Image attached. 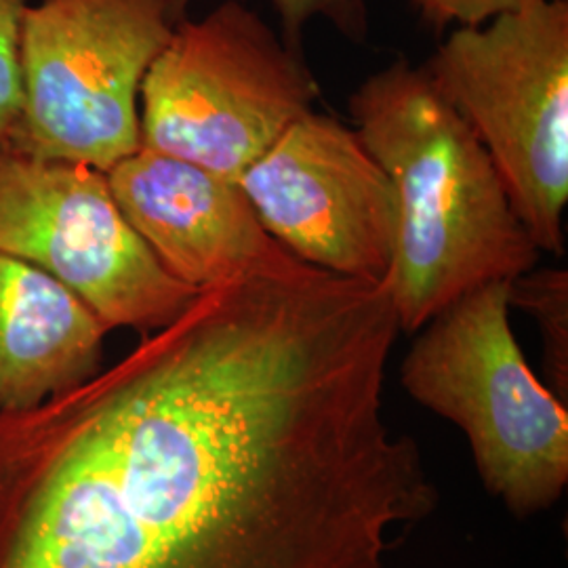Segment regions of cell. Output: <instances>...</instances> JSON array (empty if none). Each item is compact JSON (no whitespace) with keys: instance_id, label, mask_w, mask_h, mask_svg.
Here are the masks:
<instances>
[{"instance_id":"ba28073f","label":"cell","mask_w":568,"mask_h":568,"mask_svg":"<svg viewBox=\"0 0 568 568\" xmlns=\"http://www.w3.org/2000/svg\"><path fill=\"white\" fill-rule=\"evenodd\" d=\"M239 185L265 232L297 260L347 278L386 281L398 204L356 129L310 110Z\"/></svg>"},{"instance_id":"4fadbf2b","label":"cell","mask_w":568,"mask_h":568,"mask_svg":"<svg viewBox=\"0 0 568 568\" xmlns=\"http://www.w3.org/2000/svg\"><path fill=\"white\" fill-rule=\"evenodd\" d=\"M28 0H0V142H7L21 105L20 37Z\"/></svg>"},{"instance_id":"8992f818","label":"cell","mask_w":568,"mask_h":568,"mask_svg":"<svg viewBox=\"0 0 568 568\" xmlns=\"http://www.w3.org/2000/svg\"><path fill=\"white\" fill-rule=\"evenodd\" d=\"M140 148L239 182L314 110L318 84L302 49L241 0L183 20L140 91Z\"/></svg>"},{"instance_id":"9c48e42d","label":"cell","mask_w":568,"mask_h":568,"mask_svg":"<svg viewBox=\"0 0 568 568\" xmlns=\"http://www.w3.org/2000/svg\"><path fill=\"white\" fill-rule=\"evenodd\" d=\"M105 175L122 215L159 264L196 291L283 246L265 232L239 182L203 166L140 148Z\"/></svg>"},{"instance_id":"30bf717a","label":"cell","mask_w":568,"mask_h":568,"mask_svg":"<svg viewBox=\"0 0 568 568\" xmlns=\"http://www.w3.org/2000/svg\"><path fill=\"white\" fill-rule=\"evenodd\" d=\"M110 331L41 267L0 253V415L23 413L89 382Z\"/></svg>"},{"instance_id":"8fae6325","label":"cell","mask_w":568,"mask_h":568,"mask_svg":"<svg viewBox=\"0 0 568 568\" xmlns=\"http://www.w3.org/2000/svg\"><path fill=\"white\" fill-rule=\"evenodd\" d=\"M509 304L527 310L544 339V365L549 389L568 398V274L567 270H528L509 283Z\"/></svg>"},{"instance_id":"52a82bcc","label":"cell","mask_w":568,"mask_h":568,"mask_svg":"<svg viewBox=\"0 0 568 568\" xmlns=\"http://www.w3.org/2000/svg\"><path fill=\"white\" fill-rule=\"evenodd\" d=\"M0 253L51 274L108 331H159L199 293L159 264L103 171L7 143H0Z\"/></svg>"},{"instance_id":"5b68a950","label":"cell","mask_w":568,"mask_h":568,"mask_svg":"<svg viewBox=\"0 0 568 568\" xmlns=\"http://www.w3.org/2000/svg\"><path fill=\"white\" fill-rule=\"evenodd\" d=\"M190 0H41L21 20V105L7 145L108 173L140 150L143 77Z\"/></svg>"},{"instance_id":"7c38bea8","label":"cell","mask_w":568,"mask_h":568,"mask_svg":"<svg viewBox=\"0 0 568 568\" xmlns=\"http://www.w3.org/2000/svg\"><path fill=\"white\" fill-rule=\"evenodd\" d=\"M192 2V0H190ZM281 23H283V39L302 47L304 28L314 20L331 21L349 41H363L366 34V4L365 0H272Z\"/></svg>"},{"instance_id":"7a4b0ae2","label":"cell","mask_w":568,"mask_h":568,"mask_svg":"<svg viewBox=\"0 0 568 568\" xmlns=\"http://www.w3.org/2000/svg\"><path fill=\"white\" fill-rule=\"evenodd\" d=\"M349 112L396 194L398 236L384 284L400 333H419L469 291L535 267L541 251L487 150L424 65L398 60L375 72Z\"/></svg>"},{"instance_id":"5bb4252c","label":"cell","mask_w":568,"mask_h":568,"mask_svg":"<svg viewBox=\"0 0 568 568\" xmlns=\"http://www.w3.org/2000/svg\"><path fill=\"white\" fill-rule=\"evenodd\" d=\"M419 11L422 20L427 21L434 30L455 28H474L495 20L504 13H514L537 4L541 0H410Z\"/></svg>"},{"instance_id":"6da1fadb","label":"cell","mask_w":568,"mask_h":568,"mask_svg":"<svg viewBox=\"0 0 568 568\" xmlns=\"http://www.w3.org/2000/svg\"><path fill=\"white\" fill-rule=\"evenodd\" d=\"M386 284L291 251L0 415V568H387L438 490L384 415Z\"/></svg>"},{"instance_id":"3957f363","label":"cell","mask_w":568,"mask_h":568,"mask_svg":"<svg viewBox=\"0 0 568 568\" xmlns=\"http://www.w3.org/2000/svg\"><path fill=\"white\" fill-rule=\"evenodd\" d=\"M509 307V283L483 284L447 305L419 328L400 382L466 434L488 493L528 518L567 488L568 410L528 366Z\"/></svg>"},{"instance_id":"277c9868","label":"cell","mask_w":568,"mask_h":568,"mask_svg":"<svg viewBox=\"0 0 568 568\" xmlns=\"http://www.w3.org/2000/svg\"><path fill=\"white\" fill-rule=\"evenodd\" d=\"M487 150L539 251L562 255L568 203V2L455 28L424 63Z\"/></svg>"}]
</instances>
